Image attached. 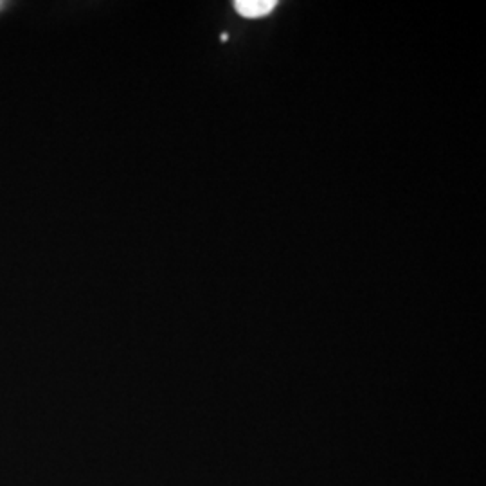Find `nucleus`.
I'll return each mask as SVG.
<instances>
[{
  "label": "nucleus",
  "instance_id": "f257e3e1",
  "mask_svg": "<svg viewBox=\"0 0 486 486\" xmlns=\"http://www.w3.org/2000/svg\"><path fill=\"white\" fill-rule=\"evenodd\" d=\"M274 6V0H236L234 2V8H236L238 13L247 18H258L271 13Z\"/></svg>",
  "mask_w": 486,
  "mask_h": 486
}]
</instances>
